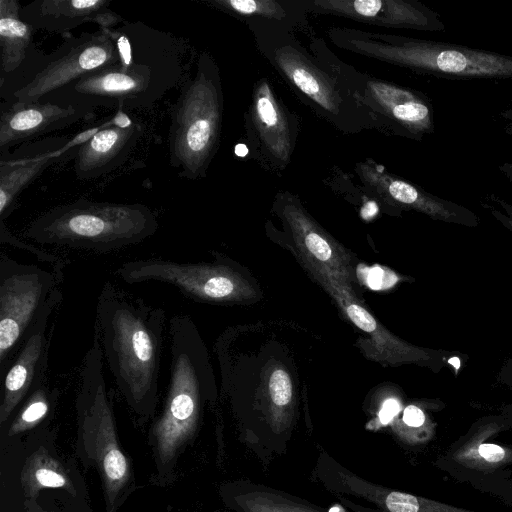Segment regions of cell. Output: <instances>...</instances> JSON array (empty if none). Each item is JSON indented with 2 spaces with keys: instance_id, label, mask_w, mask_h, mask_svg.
Returning a JSON list of instances; mask_svg holds the SVG:
<instances>
[{
  "instance_id": "cell-9",
  "label": "cell",
  "mask_w": 512,
  "mask_h": 512,
  "mask_svg": "<svg viewBox=\"0 0 512 512\" xmlns=\"http://www.w3.org/2000/svg\"><path fill=\"white\" fill-rule=\"evenodd\" d=\"M62 271L23 264L0 254V374H4L35 324Z\"/></svg>"
},
{
  "instance_id": "cell-32",
  "label": "cell",
  "mask_w": 512,
  "mask_h": 512,
  "mask_svg": "<svg viewBox=\"0 0 512 512\" xmlns=\"http://www.w3.org/2000/svg\"><path fill=\"white\" fill-rule=\"evenodd\" d=\"M403 422L410 428L418 429L431 421L421 407L411 404L404 409Z\"/></svg>"
},
{
  "instance_id": "cell-16",
  "label": "cell",
  "mask_w": 512,
  "mask_h": 512,
  "mask_svg": "<svg viewBox=\"0 0 512 512\" xmlns=\"http://www.w3.org/2000/svg\"><path fill=\"white\" fill-rule=\"evenodd\" d=\"M355 169L367 188L398 206L417 210L445 223L470 228L480 224L479 217L472 210L424 191L417 185L385 171L371 159L358 163Z\"/></svg>"
},
{
  "instance_id": "cell-8",
  "label": "cell",
  "mask_w": 512,
  "mask_h": 512,
  "mask_svg": "<svg viewBox=\"0 0 512 512\" xmlns=\"http://www.w3.org/2000/svg\"><path fill=\"white\" fill-rule=\"evenodd\" d=\"M79 384L76 398L79 428L84 439L97 444L96 457L103 472L109 504L113 505L118 492L128 481L129 469L117 445L104 376V358L95 336L82 360Z\"/></svg>"
},
{
  "instance_id": "cell-12",
  "label": "cell",
  "mask_w": 512,
  "mask_h": 512,
  "mask_svg": "<svg viewBox=\"0 0 512 512\" xmlns=\"http://www.w3.org/2000/svg\"><path fill=\"white\" fill-rule=\"evenodd\" d=\"M356 96L380 128L420 140L434 131L433 109L420 92L370 78L344 66Z\"/></svg>"
},
{
  "instance_id": "cell-33",
  "label": "cell",
  "mask_w": 512,
  "mask_h": 512,
  "mask_svg": "<svg viewBox=\"0 0 512 512\" xmlns=\"http://www.w3.org/2000/svg\"><path fill=\"white\" fill-rule=\"evenodd\" d=\"M398 280L395 274L388 275V272L383 271L381 268L375 267L369 270L367 274V284L373 289H380L383 287L391 286Z\"/></svg>"
},
{
  "instance_id": "cell-37",
  "label": "cell",
  "mask_w": 512,
  "mask_h": 512,
  "mask_svg": "<svg viewBox=\"0 0 512 512\" xmlns=\"http://www.w3.org/2000/svg\"><path fill=\"white\" fill-rule=\"evenodd\" d=\"M500 412L506 415L512 421V404H505L501 407Z\"/></svg>"
},
{
  "instance_id": "cell-28",
  "label": "cell",
  "mask_w": 512,
  "mask_h": 512,
  "mask_svg": "<svg viewBox=\"0 0 512 512\" xmlns=\"http://www.w3.org/2000/svg\"><path fill=\"white\" fill-rule=\"evenodd\" d=\"M269 391L275 405L285 406L290 402L292 397L291 380L284 370L277 369L271 374Z\"/></svg>"
},
{
  "instance_id": "cell-3",
  "label": "cell",
  "mask_w": 512,
  "mask_h": 512,
  "mask_svg": "<svg viewBox=\"0 0 512 512\" xmlns=\"http://www.w3.org/2000/svg\"><path fill=\"white\" fill-rule=\"evenodd\" d=\"M259 51L284 80L324 119L345 133L379 127L346 79L342 66L324 57L321 48L310 55L289 29L250 24Z\"/></svg>"
},
{
  "instance_id": "cell-36",
  "label": "cell",
  "mask_w": 512,
  "mask_h": 512,
  "mask_svg": "<svg viewBox=\"0 0 512 512\" xmlns=\"http://www.w3.org/2000/svg\"><path fill=\"white\" fill-rule=\"evenodd\" d=\"M500 116L504 122V130L512 138V108L500 112Z\"/></svg>"
},
{
  "instance_id": "cell-23",
  "label": "cell",
  "mask_w": 512,
  "mask_h": 512,
  "mask_svg": "<svg viewBox=\"0 0 512 512\" xmlns=\"http://www.w3.org/2000/svg\"><path fill=\"white\" fill-rule=\"evenodd\" d=\"M351 493L376 503L382 507L381 512H478L405 492L375 487L360 479L353 482Z\"/></svg>"
},
{
  "instance_id": "cell-21",
  "label": "cell",
  "mask_w": 512,
  "mask_h": 512,
  "mask_svg": "<svg viewBox=\"0 0 512 512\" xmlns=\"http://www.w3.org/2000/svg\"><path fill=\"white\" fill-rule=\"evenodd\" d=\"M214 7L250 24L276 25L289 30L303 24L306 12L299 0H211Z\"/></svg>"
},
{
  "instance_id": "cell-13",
  "label": "cell",
  "mask_w": 512,
  "mask_h": 512,
  "mask_svg": "<svg viewBox=\"0 0 512 512\" xmlns=\"http://www.w3.org/2000/svg\"><path fill=\"white\" fill-rule=\"evenodd\" d=\"M246 127L257 158L269 168L285 169L296 145L298 121L265 79L254 85Z\"/></svg>"
},
{
  "instance_id": "cell-26",
  "label": "cell",
  "mask_w": 512,
  "mask_h": 512,
  "mask_svg": "<svg viewBox=\"0 0 512 512\" xmlns=\"http://www.w3.org/2000/svg\"><path fill=\"white\" fill-rule=\"evenodd\" d=\"M475 489L493 495L512 508V468L483 480Z\"/></svg>"
},
{
  "instance_id": "cell-5",
  "label": "cell",
  "mask_w": 512,
  "mask_h": 512,
  "mask_svg": "<svg viewBox=\"0 0 512 512\" xmlns=\"http://www.w3.org/2000/svg\"><path fill=\"white\" fill-rule=\"evenodd\" d=\"M331 41L338 47L415 72L455 78H512V56L467 46L333 28Z\"/></svg>"
},
{
  "instance_id": "cell-24",
  "label": "cell",
  "mask_w": 512,
  "mask_h": 512,
  "mask_svg": "<svg viewBox=\"0 0 512 512\" xmlns=\"http://www.w3.org/2000/svg\"><path fill=\"white\" fill-rule=\"evenodd\" d=\"M234 501L240 512H322L298 499L255 485L244 488Z\"/></svg>"
},
{
  "instance_id": "cell-20",
  "label": "cell",
  "mask_w": 512,
  "mask_h": 512,
  "mask_svg": "<svg viewBox=\"0 0 512 512\" xmlns=\"http://www.w3.org/2000/svg\"><path fill=\"white\" fill-rule=\"evenodd\" d=\"M105 0H37L21 8L20 16L35 30L65 33L86 22L112 28L121 18Z\"/></svg>"
},
{
  "instance_id": "cell-2",
  "label": "cell",
  "mask_w": 512,
  "mask_h": 512,
  "mask_svg": "<svg viewBox=\"0 0 512 512\" xmlns=\"http://www.w3.org/2000/svg\"><path fill=\"white\" fill-rule=\"evenodd\" d=\"M108 30L116 41L119 61L81 77L45 101L146 108L177 84L181 63L168 34L141 23Z\"/></svg>"
},
{
  "instance_id": "cell-4",
  "label": "cell",
  "mask_w": 512,
  "mask_h": 512,
  "mask_svg": "<svg viewBox=\"0 0 512 512\" xmlns=\"http://www.w3.org/2000/svg\"><path fill=\"white\" fill-rule=\"evenodd\" d=\"M158 227L155 213L145 205L80 199L41 214L23 235L40 244L103 254L138 244Z\"/></svg>"
},
{
  "instance_id": "cell-30",
  "label": "cell",
  "mask_w": 512,
  "mask_h": 512,
  "mask_svg": "<svg viewBox=\"0 0 512 512\" xmlns=\"http://www.w3.org/2000/svg\"><path fill=\"white\" fill-rule=\"evenodd\" d=\"M33 479L37 486L61 488L67 484V479L54 464H40L34 468Z\"/></svg>"
},
{
  "instance_id": "cell-10",
  "label": "cell",
  "mask_w": 512,
  "mask_h": 512,
  "mask_svg": "<svg viewBox=\"0 0 512 512\" xmlns=\"http://www.w3.org/2000/svg\"><path fill=\"white\" fill-rule=\"evenodd\" d=\"M116 41L108 28L70 37L46 56L12 92V103L47 100L81 77L119 61Z\"/></svg>"
},
{
  "instance_id": "cell-38",
  "label": "cell",
  "mask_w": 512,
  "mask_h": 512,
  "mask_svg": "<svg viewBox=\"0 0 512 512\" xmlns=\"http://www.w3.org/2000/svg\"><path fill=\"white\" fill-rule=\"evenodd\" d=\"M506 178L512 182V166H510L506 172Z\"/></svg>"
},
{
  "instance_id": "cell-18",
  "label": "cell",
  "mask_w": 512,
  "mask_h": 512,
  "mask_svg": "<svg viewBox=\"0 0 512 512\" xmlns=\"http://www.w3.org/2000/svg\"><path fill=\"white\" fill-rule=\"evenodd\" d=\"M144 133L141 123L120 124L118 116L111 126L96 131L78 145L74 155L77 178H98L120 166L130 155Z\"/></svg>"
},
{
  "instance_id": "cell-14",
  "label": "cell",
  "mask_w": 512,
  "mask_h": 512,
  "mask_svg": "<svg viewBox=\"0 0 512 512\" xmlns=\"http://www.w3.org/2000/svg\"><path fill=\"white\" fill-rule=\"evenodd\" d=\"M63 300L61 291L55 289L35 324L25 337L16 356L2 377L0 422L3 424L15 409L47 379L49 321Z\"/></svg>"
},
{
  "instance_id": "cell-7",
  "label": "cell",
  "mask_w": 512,
  "mask_h": 512,
  "mask_svg": "<svg viewBox=\"0 0 512 512\" xmlns=\"http://www.w3.org/2000/svg\"><path fill=\"white\" fill-rule=\"evenodd\" d=\"M169 335V383L162 413L152 430L163 461L171 460L194 433L210 380L205 348L193 320L186 314L174 315Z\"/></svg>"
},
{
  "instance_id": "cell-15",
  "label": "cell",
  "mask_w": 512,
  "mask_h": 512,
  "mask_svg": "<svg viewBox=\"0 0 512 512\" xmlns=\"http://www.w3.org/2000/svg\"><path fill=\"white\" fill-rule=\"evenodd\" d=\"M306 13L333 14L369 25L423 31L445 29L440 15L415 0H299Z\"/></svg>"
},
{
  "instance_id": "cell-6",
  "label": "cell",
  "mask_w": 512,
  "mask_h": 512,
  "mask_svg": "<svg viewBox=\"0 0 512 512\" xmlns=\"http://www.w3.org/2000/svg\"><path fill=\"white\" fill-rule=\"evenodd\" d=\"M223 93L219 68L212 56H198L196 72L181 89L171 111L168 133L170 165L180 177L206 176L220 143Z\"/></svg>"
},
{
  "instance_id": "cell-35",
  "label": "cell",
  "mask_w": 512,
  "mask_h": 512,
  "mask_svg": "<svg viewBox=\"0 0 512 512\" xmlns=\"http://www.w3.org/2000/svg\"><path fill=\"white\" fill-rule=\"evenodd\" d=\"M400 411L399 402L394 399H388L384 402L383 407L380 411L379 417L383 424L390 422L394 416Z\"/></svg>"
},
{
  "instance_id": "cell-11",
  "label": "cell",
  "mask_w": 512,
  "mask_h": 512,
  "mask_svg": "<svg viewBox=\"0 0 512 512\" xmlns=\"http://www.w3.org/2000/svg\"><path fill=\"white\" fill-rule=\"evenodd\" d=\"M508 431H512V421L503 413L482 416L446 448L435 466L456 481L474 487L512 468V444L498 440Z\"/></svg>"
},
{
  "instance_id": "cell-19",
  "label": "cell",
  "mask_w": 512,
  "mask_h": 512,
  "mask_svg": "<svg viewBox=\"0 0 512 512\" xmlns=\"http://www.w3.org/2000/svg\"><path fill=\"white\" fill-rule=\"evenodd\" d=\"M68 142L64 137L46 138L25 143L0 159V218L4 220L22 190L51 165Z\"/></svg>"
},
{
  "instance_id": "cell-17",
  "label": "cell",
  "mask_w": 512,
  "mask_h": 512,
  "mask_svg": "<svg viewBox=\"0 0 512 512\" xmlns=\"http://www.w3.org/2000/svg\"><path fill=\"white\" fill-rule=\"evenodd\" d=\"M93 107L83 104L44 101L12 103L0 117V149L64 129L89 116Z\"/></svg>"
},
{
  "instance_id": "cell-29",
  "label": "cell",
  "mask_w": 512,
  "mask_h": 512,
  "mask_svg": "<svg viewBox=\"0 0 512 512\" xmlns=\"http://www.w3.org/2000/svg\"><path fill=\"white\" fill-rule=\"evenodd\" d=\"M481 205L508 231L512 233V205L497 195L490 194Z\"/></svg>"
},
{
  "instance_id": "cell-34",
  "label": "cell",
  "mask_w": 512,
  "mask_h": 512,
  "mask_svg": "<svg viewBox=\"0 0 512 512\" xmlns=\"http://www.w3.org/2000/svg\"><path fill=\"white\" fill-rule=\"evenodd\" d=\"M496 383L512 390V357L503 362L496 375Z\"/></svg>"
},
{
  "instance_id": "cell-31",
  "label": "cell",
  "mask_w": 512,
  "mask_h": 512,
  "mask_svg": "<svg viewBox=\"0 0 512 512\" xmlns=\"http://www.w3.org/2000/svg\"><path fill=\"white\" fill-rule=\"evenodd\" d=\"M347 313L350 319L362 330L372 332L376 328L374 318L362 307L357 304H350L347 307Z\"/></svg>"
},
{
  "instance_id": "cell-25",
  "label": "cell",
  "mask_w": 512,
  "mask_h": 512,
  "mask_svg": "<svg viewBox=\"0 0 512 512\" xmlns=\"http://www.w3.org/2000/svg\"><path fill=\"white\" fill-rule=\"evenodd\" d=\"M58 397V389L50 388L44 380L26 399L10 427V434H16L39 424L50 412Z\"/></svg>"
},
{
  "instance_id": "cell-1",
  "label": "cell",
  "mask_w": 512,
  "mask_h": 512,
  "mask_svg": "<svg viewBox=\"0 0 512 512\" xmlns=\"http://www.w3.org/2000/svg\"><path fill=\"white\" fill-rule=\"evenodd\" d=\"M165 310L107 282L96 305L94 336L115 384L138 413L158 398Z\"/></svg>"
},
{
  "instance_id": "cell-27",
  "label": "cell",
  "mask_w": 512,
  "mask_h": 512,
  "mask_svg": "<svg viewBox=\"0 0 512 512\" xmlns=\"http://www.w3.org/2000/svg\"><path fill=\"white\" fill-rule=\"evenodd\" d=\"M0 242L7 243L22 250H27L30 253L34 254L40 261L53 264L55 269L57 270L62 271L64 267L63 261L57 256L46 253L36 248L35 246L24 243L18 238H16L14 235H12L10 231L6 229L3 221L0 222Z\"/></svg>"
},
{
  "instance_id": "cell-22",
  "label": "cell",
  "mask_w": 512,
  "mask_h": 512,
  "mask_svg": "<svg viewBox=\"0 0 512 512\" xmlns=\"http://www.w3.org/2000/svg\"><path fill=\"white\" fill-rule=\"evenodd\" d=\"M19 4L15 0H0V47L1 71L10 74L24 62L30 46L34 28L20 16Z\"/></svg>"
}]
</instances>
